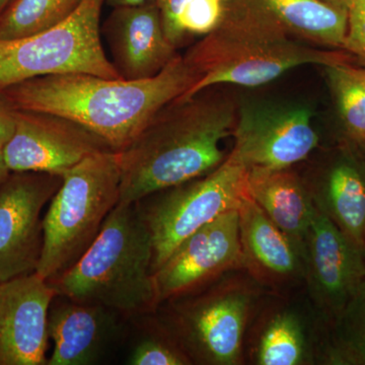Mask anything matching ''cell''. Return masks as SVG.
Segmentation results:
<instances>
[{"label":"cell","mask_w":365,"mask_h":365,"mask_svg":"<svg viewBox=\"0 0 365 365\" xmlns=\"http://www.w3.org/2000/svg\"><path fill=\"white\" fill-rule=\"evenodd\" d=\"M130 365H190L188 355L182 351L176 341L155 322V330L144 334L127 359Z\"/></svg>","instance_id":"cell-26"},{"label":"cell","mask_w":365,"mask_h":365,"mask_svg":"<svg viewBox=\"0 0 365 365\" xmlns=\"http://www.w3.org/2000/svg\"><path fill=\"white\" fill-rule=\"evenodd\" d=\"M239 270L244 269L239 209H235L190 235L153 273L158 306Z\"/></svg>","instance_id":"cell-10"},{"label":"cell","mask_w":365,"mask_h":365,"mask_svg":"<svg viewBox=\"0 0 365 365\" xmlns=\"http://www.w3.org/2000/svg\"><path fill=\"white\" fill-rule=\"evenodd\" d=\"M184 58L199 79L181 98L218 85H265L295 67H325L348 62L349 56L302 43L251 7L228 0L220 25L192 46Z\"/></svg>","instance_id":"cell-3"},{"label":"cell","mask_w":365,"mask_h":365,"mask_svg":"<svg viewBox=\"0 0 365 365\" xmlns=\"http://www.w3.org/2000/svg\"><path fill=\"white\" fill-rule=\"evenodd\" d=\"M328 4H332L334 6L339 7V9H346L347 11L351 0H324Z\"/></svg>","instance_id":"cell-31"},{"label":"cell","mask_w":365,"mask_h":365,"mask_svg":"<svg viewBox=\"0 0 365 365\" xmlns=\"http://www.w3.org/2000/svg\"><path fill=\"white\" fill-rule=\"evenodd\" d=\"M327 326L319 360L333 365H365V279Z\"/></svg>","instance_id":"cell-22"},{"label":"cell","mask_w":365,"mask_h":365,"mask_svg":"<svg viewBox=\"0 0 365 365\" xmlns=\"http://www.w3.org/2000/svg\"><path fill=\"white\" fill-rule=\"evenodd\" d=\"M61 182L57 175L14 172L0 185V283L37 270L42 211Z\"/></svg>","instance_id":"cell-9"},{"label":"cell","mask_w":365,"mask_h":365,"mask_svg":"<svg viewBox=\"0 0 365 365\" xmlns=\"http://www.w3.org/2000/svg\"><path fill=\"white\" fill-rule=\"evenodd\" d=\"M364 253H365V244H364Z\"/></svg>","instance_id":"cell-33"},{"label":"cell","mask_w":365,"mask_h":365,"mask_svg":"<svg viewBox=\"0 0 365 365\" xmlns=\"http://www.w3.org/2000/svg\"><path fill=\"white\" fill-rule=\"evenodd\" d=\"M116 151H98L62 175L43 217V248L36 273L48 282L66 273L97 239L119 202Z\"/></svg>","instance_id":"cell-5"},{"label":"cell","mask_w":365,"mask_h":365,"mask_svg":"<svg viewBox=\"0 0 365 365\" xmlns=\"http://www.w3.org/2000/svg\"><path fill=\"white\" fill-rule=\"evenodd\" d=\"M66 299L50 307L48 332L54 348L47 365L97 364L116 339L121 314L100 304Z\"/></svg>","instance_id":"cell-17"},{"label":"cell","mask_w":365,"mask_h":365,"mask_svg":"<svg viewBox=\"0 0 365 365\" xmlns=\"http://www.w3.org/2000/svg\"><path fill=\"white\" fill-rule=\"evenodd\" d=\"M232 153L250 170H280L302 162L319 137L306 109L242 110Z\"/></svg>","instance_id":"cell-13"},{"label":"cell","mask_w":365,"mask_h":365,"mask_svg":"<svg viewBox=\"0 0 365 365\" xmlns=\"http://www.w3.org/2000/svg\"><path fill=\"white\" fill-rule=\"evenodd\" d=\"M13 1L14 0H0V16Z\"/></svg>","instance_id":"cell-32"},{"label":"cell","mask_w":365,"mask_h":365,"mask_svg":"<svg viewBox=\"0 0 365 365\" xmlns=\"http://www.w3.org/2000/svg\"><path fill=\"white\" fill-rule=\"evenodd\" d=\"M249 195L292 239L304 258L306 240L316 206L309 188L292 168L280 170H250Z\"/></svg>","instance_id":"cell-18"},{"label":"cell","mask_w":365,"mask_h":365,"mask_svg":"<svg viewBox=\"0 0 365 365\" xmlns=\"http://www.w3.org/2000/svg\"><path fill=\"white\" fill-rule=\"evenodd\" d=\"M306 318L294 307H283L262 323L253 351L255 364L304 365L319 360Z\"/></svg>","instance_id":"cell-21"},{"label":"cell","mask_w":365,"mask_h":365,"mask_svg":"<svg viewBox=\"0 0 365 365\" xmlns=\"http://www.w3.org/2000/svg\"><path fill=\"white\" fill-rule=\"evenodd\" d=\"M239 113L235 103L208 88L163 107L128 146L118 151V203L196 179L222 165V143L234 134Z\"/></svg>","instance_id":"cell-2"},{"label":"cell","mask_w":365,"mask_h":365,"mask_svg":"<svg viewBox=\"0 0 365 365\" xmlns=\"http://www.w3.org/2000/svg\"><path fill=\"white\" fill-rule=\"evenodd\" d=\"M107 150L111 148L104 141L67 118L16 110L14 133L4 144V157L11 173L62 177L86 158Z\"/></svg>","instance_id":"cell-11"},{"label":"cell","mask_w":365,"mask_h":365,"mask_svg":"<svg viewBox=\"0 0 365 365\" xmlns=\"http://www.w3.org/2000/svg\"><path fill=\"white\" fill-rule=\"evenodd\" d=\"M228 0H157L165 36L175 47L204 37L220 25Z\"/></svg>","instance_id":"cell-23"},{"label":"cell","mask_w":365,"mask_h":365,"mask_svg":"<svg viewBox=\"0 0 365 365\" xmlns=\"http://www.w3.org/2000/svg\"><path fill=\"white\" fill-rule=\"evenodd\" d=\"M239 215L242 269L258 284L276 289L304 280V254L250 195Z\"/></svg>","instance_id":"cell-16"},{"label":"cell","mask_w":365,"mask_h":365,"mask_svg":"<svg viewBox=\"0 0 365 365\" xmlns=\"http://www.w3.org/2000/svg\"><path fill=\"white\" fill-rule=\"evenodd\" d=\"M227 274L202 289L160 304L158 322L193 364L239 365L261 285Z\"/></svg>","instance_id":"cell-6"},{"label":"cell","mask_w":365,"mask_h":365,"mask_svg":"<svg viewBox=\"0 0 365 365\" xmlns=\"http://www.w3.org/2000/svg\"><path fill=\"white\" fill-rule=\"evenodd\" d=\"M157 1V0H106L109 6L113 9L120 6H140V4H148V2Z\"/></svg>","instance_id":"cell-29"},{"label":"cell","mask_w":365,"mask_h":365,"mask_svg":"<svg viewBox=\"0 0 365 365\" xmlns=\"http://www.w3.org/2000/svg\"><path fill=\"white\" fill-rule=\"evenodd\" d=\"M105 2L83 0L69 18L51 28L16 39H0V91L52 74L122 78L103 46L101 14Z\"/></svg>","instance_id":"cell-7"},{"label":"cell","mask_w":365,"mask_h":365,"mask_svg":"<svg viewBox=\"0 0 365 365\" xmlns=\"http://www.w3.org/2000/svg\"><path fill=\"white\" fill-rule=\"evenodd\" d=\"M364 279V250L316 207L304 246V280L327 325Z\"/></svg>","instance_id":"cell-12"},{"label":"cell","mask_w":365,"mask_h":365,"mask_svg":"<svg viewBox=\"0 0 365 365\" xmlns=\"http://www.w3.org/2000/svg\"><path fill=\"white\" fill-rule=\"evenodd\" d=\"M307 188L317 209L364 250V168L343 155L331 163L318 186Z\"/></svg>","instance_id":"cell-20"},{"label":"cell","mask_w":365,"mask_h":365,"mask_svg":"<svg viewBox=\"0 0 365 365\" xmlns=\"http://www.w3.org/2000/svg\"><path fill=\"white\" fill-rule=\"evenodd\" d=\"M198 79L184 56L178 54L150 78L52 74L1 91L14 109L67 118L118 153L134 140L163 107L187 93Z\"/></svg>","instance_id":"cell-1"},{"label":"cell","mask_w":365,"mask_h":365,"mask_svg":"<svg viewBox=\"0 0 365 365\" xmlns=\"http://www.w3.org/2000/svg\"><path fill=\"white\" fill-rule=\"evenodd\" d=\"M347 11V33L343 51L356 57L365 66V0H351Z\"/></svg>","instance_id":"cell-27"},{"label":"cell","mask_w":365,"mask_h":365,"mask_svg":"<svg viewBox=\"0 0 365 365\" xmlns=\"http://www.w3.org/2000/svg\"><path fill=\"white\" fill-rule=\"evenodd\" d=\"M153 260L150 230L136 204L118 203L88 251L49 283L60 297L138 317L158 309Z\"/></svg>","instance_id":"cell-4"},{"label":"cell","mask_w":365,"mask_h":365,"mask_svg":"<svg viewBox=\"0 0 365 365\" xmlns=\"http://www.w3.org/2000/svg\"><path fill=\"white\" fill-rule=\"evenodd\" d=\"M16 109L0 91V143H6L14 130Z\"/></svg>","instance_id":"cell-28"},{"label":"cell","mask_w":365,"mask_h":365,"mask_svg":"<svg viewBox=\"0 0 365 365\" xmlns=\"http://www.w3.org/2000/svg\"><path fill=\"white\" fill-rule=\"evenodd\" d=\"M83 0H14L0 16V39L33 35L61 23Z\"/></svg>","instance_id":"cell-24"},{"label":"cell","mask_w":365,"mask_h":365,"mask_svg":"<svg viewBox=\"0 0 365 365\" xmlns=\"http://www.w3.org/2000/svg\"><path fill=\"white\" fill-rule=\"evenodd\" d=\"M325 68L346 133L365 150V67L340 62Z\"/></svg>","instance_id":"cell-25"},{"label":"cell","mask_w":365,"mask_h":365,"mask_svg":"<svg viewBox=\"0 0 365 365\" xmlns=\"http://www.w3.org/2000/svg\"><path fill=\"white\" fill-rule=\"evenodd\" d=\"M56 290L34 272L0 283V365H45Z\"/></svg>","instance_id":"cell-14"},{"label":"cell","mask_w":365,"mask_h":365,"mask_svg":"<svg viewBox=\"0 0 365 365\" xmlns=\"http://www.w3.org/2000/svg\"><path fill=\"white\" fill-rule=\"evenodd\" d=\"M248 173L230 151L212 172L137 201V210L153 241V273L190 235L223 213L240 208L249 196Z\"/></svg>","instance_id":"cell-8"},{"label":"cell","mask_w":365,"mask_h":365,"mask_svg":"<svg viewBox=\"0 0 365 365\" xmlns=\"http://www.w3.org/2000/svg\"><path fill=\"white\" fill-rule=\"evenodd\" d=\"M280 26L295 39L343 50L348 11L324 0H237Z\"/></svg>","instance_id":"cell-19"},{"label":"cell","mask_w":365,"mask_h":365,"mask_svg":"<svg viewBox=\"0 0 365 365\" xmlns=\"http://www.w3.org/2000/svg\"><path fill=\"white\" fill-rule=\"evenodd\" d=\"M103 33L112 63L128 81L153 78L179 54L165 36L157 1L114 7Z\"/></svg>","instance_id":"cell-15"},{"label":"cell","mask_w":365,"mask_h":365,"mask_svg":"<svg viewBox=\"0 0 365 365\" xmlns=\"http://www.w3.org/2000/svg\"><path fill=\"white\" fill-rule=\"evenodd\" d=\"M6 143H0V185L2 184L9 175H11V170L7 168L6 160L4 157V146Z\"/></svg>","instance_id":"cell-30"}]
</instances>
